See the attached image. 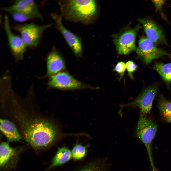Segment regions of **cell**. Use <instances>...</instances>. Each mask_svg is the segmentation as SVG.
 Returning <instances> with one entry per match:
<instances>
[{
    "mask_svg": "<svg viewBox=\"0 0 171 171\" xmlns=\"http://www.w3.org/2000/svg\"><path fill=\"white\" fill-rule=\"evenodd\" d=\"M11 95L2 98L0 113L17 127L22 138L36 150L50 148L67 137L57 122L40 112L38 105Z\"/></svg>",
    "mask_w": 171,
    "mask_h": 171,
    "instance_id": "obj_1",
    "label": "cell"
},
{
    "mask_svg": "<svg viewBox=\"0 0 171 171\" xmlns=\"http://www.w3.org/2000/svg\"><path fill=\"white\" fill-rule=\"evenodd\" d=\"M63 19L70 22L89 25L94 21L98 9L94 0H57Z\"/></svg>",
    "mask_w": 171,
    "mask_h": 171,
    "instance_id": "obj_2",
    "label": "cell"
},
{
    "mask_svg": "<svg viewBox=\"0 0 171 171\" xmlns=\"http://www.w3.org/2000/svg\"><path fill=\"white\" fill-rule=\"evenodd\" d=\"M145 115L140 114L137 125L136 132L137 137L143 143L148 155L150 165L153 171H157L152 155L151 144L157 130V125Z\"/></svg>",
    "mask_w": 171,
    "mask_h": 171,
    "instance_id": "obj_3",
    "label": "cell"
},
{
    "mask_svg": "<svg viewBox=\"0 0 171 171\" xmlns=\"http://www.w3.org/2000/svg\"><path fill=\"white\" fill-rule=\"evenodd\" d=\"M52 24L42 25L33 23L17 24L13 29L18 32L27 47H33L37 46L44 31L51 27Z\"/></svg>",
    "mask_w": 171,
    "mask_h": 171,
    "instance_id": "obj_4",
    "label": "cell"
},
{
    "mask_svg": "<svg viewBox=\"0 0 171 171\" xmlns=\"http://www.w3.org/2000/svg\"><path fill=\"white\" fill-rule=\"evenodd\" d=\"M50 15L55 23V28L62 35L75 55L78 57H81L83 53L81 38L64 26L63 19L60 14L57 12H53L50 13Z\"/></svg>",
    "mask_w": 171,
    "mask_h": 171,
    "instance_id": "obj_5",
    "label": "cell"
},
{
    "mask_svg": "<svg viewBox=\"0 0 171 171\" xmlns=\"http://www.w3.org/2000/svg\"><path fill=\"white\" fill-rule=\"evenodd\" d=\"M50 76L48 84L52 88L62 90H72L91 87L64 71Z\"/></svg>",
    "mask_w": 171,
    "mask_h": 171,
    "instance_id": "obj_6",
    "label": "cell"
},
{
    "mask_svg": "<svg viewBox=\"0 0 171 171\" xmlns=\"http://www.w3.org/2000/svg\"><path fill=\"white\" fill-rule=\"evenodd\" d=\"M136 52L138 57L145 63L148 64L153 60L168 54L163 49L157 47L147 37H142L139 39Z\"/></svg>",
    "mask_w": 171,
    "mask_h": 171,
    "instance_id": "obj_7",
    "label": "cell"
},
{
    "mask_svg": "<svg viewBox=\"0 0 171 171\" xmlns=\"http://www.w3.org/2000/svg\"><path fill=\"white\" fill-rule=\"evenodd\" d=\"M21 147L13 148L8 142H2L0 145V169L1 171L15 169L19 156L23 151Z\"/></svg>",
    "mask_w": 171,
    "mask_h": 171,
    "instance_id": "obj_8",
    "label": "cell"
},
{
    "mask_svg": "<svg viewBox=\"0 0 171 171\" xmlns=\"http://www.w3.org/2000/svg\"><path fill=\"white\" fill-rule=\"evenodd\" d=\"M140 28V25H138L115 36L114 41L118 54L126 55L136 50V37Z\"/></svg>",
    "mask_w": 171,
    "mask_h": 171,
    "instance_id": "obj_9",
    "label": "cell"
},
{
    "mask_svg": "<svg viewBox=\"0 0 171 171\" xmlns=\"http://www.w3.org/2000/svg\"><path fill=\"white\" fill-rule=\"evenodd\" d=\"M157 91V87L156 86H150L144 89L133 101L124 105L123 107L137 106L140 109L141 114L146 115L150 112Z\"/></svg>",
    "mask_w": 171,
    "mask_h": 171,
    "instance_id": "obj_10",
    "label": "cell"
},
{
    "mask_svg": "<svg viewBox=\"0 0 171 171\" xmlns=\"http://www.w3.org/2000/svg\"><path fill=\"white\" fill-rule=\"evenodd\" d=\"M4 27L11 51L16 57L21 59L23 57L27 47L20 36L14 34L12 32L8 17L6 15L4 17Z\"/></svg>",
    "mask_w": 171,
    "mask_h": 171,
    "instance_id": "obj_11",
    "label": "cell"
},
{
    "mask_svg": "<svg viewBox=\"0 0 171 171\" xmlns=\"http://www.w3.org/2000/svg\"><path fill=\"white\" fill-rule=\"evenodd\" d=\"M143 27L147 38L156 44H167L163 31L155 22L149 19H141L138 20Z\"/></svg>",
    "mask_w": 171,
    "mask_h": 171,
    "instance_id": "obj_12",
    "label": "cell"
},
{
    "mask_svg": "<svg viewBox=\"0 0 171 171\" xmlns=\"http://www.w3.org/2000/svg\"><path fill=\"white\" fill-rule=\"evenodd\" d=\"M47 62V73L50 76L62 71L65 68L62 57L55 48L48 55Z\"/></svg>",
    "mask_w": 171,
    "mask_h": 171,
    "instance_id": "obj_13",
    "label": "cell"
},
{
    "mask_svg": "<svg viewBox=\"0 0 171 171\" xmlns=\"http://www.w3.org/2000/svg\"><path fill=\"white\" fill-rule=\"evenodd\" d=\"M0 128L2 133L9 142H19L22 138L15 124L8 119H0Z\"/></svg>",
    "mask_w": 171,
    "mask_h": 171,
    "instance_id": "obj_14",
    "label": "cell"
},
{
    "mask_svg": "<svg viewBox=\"0 0 171 171\" xmlns=\"http://www.w3.org/2000/svg\"><path fill=\"white\" fill-rule=\"evenodd\" d=\"M2 9L8 13L11 12H32L40 11L36 2L33 0H16L11 5L4 7Z\"/></svg>",
    "mask_w": 171,
    "mask_h": 171,
    "instance_id": "obj_15",
    "label": "cell"
},
{
    "mask_svg": "<svg viewBox=\"0 0 171 171\" xmlns=\"http://www.w3.org/2000/svg\"><path fill=\"white\" fill-rule=\"evenodd\" d=\"M72 158L71 151L66 146L59 147L53 157L49 166L46 169L47 171L62 165Z\"/></svg>",
    "mask_w": 171,
    "mask_h": 171,
    "instance_id": "obj_16",
    "label": "cell"
},
{
    "mask_svg": "<svg viewBox=\"0 0 171 171\" xmlns=\"http://www.w3.org/2000/svg\"><path fill=\"white\" fill-rule=\"evenodd\" d=\"M106 163L101 159H92L78 166L72 171H107Z\"/></svg>",
    "mask_w": 171,
    "mask_h": 171,
    "instance_id": "obj_17",
    "label": "cell"
},
{
    "mask_svg": "<svg viewBox=\"0 0 171 171\" xmlns=\"http://www.w3.org/2000/svg\"><path fill=\"white\" fill-rule=\"evenodd\" d=\"M158 106L162 117L166 121L171 123V101L161 95L158 100Z\"/></svg>",
    "mask_w": 171,
    "mask_h": 171,
    "instance_id": "obj_18",
    "label": "cell"
},
{
    "mask_svg": "<svg viewBox=\"0 0 171 171\" xmlns=\"http://www.w3.org/2000/svg\"><path fill=\"white\" fill-rule=\"evenodd\" d=\"M10 14L15 21L19 22H25L35 19H43L40 11L33 12H11Z\"/></svg>",
    "mask_w": 171,
    "mask_h": 171,
    "instance_id": "obj_19",
    "label": "cell"
},
{
    "mask_svg": "<svg viewBox=\"0 0 171 171\" xmlns=\"http://www.w3.org/2000/svg\"><path fill=\"white\" fill-rule=\"evenodd\" d=\"M153 68L167 83L169 84L171 82V63H156Z\"/></svg>",
    "mask_w": 171,
    "mask_h": 171,
    "instance_id": "obj_20",
    "label": "cell"
},
{
    "mask_svg": "<svg viewBox=\"0 0 171 171\" xmlns=\"http://www.w3.org/2000/svg\"><path fill=\"white\" fill-rule=\"evenodd\" d=\"M90 144L84 146L79 143L78 141L75 144L72 150V158L74 161L80 160L86 156L88 148Z\"/></svg>",
    "mask_w": 171,
    "mask_h": 171,
    "instance_id": "obj_21",
    "label": "cell"
},
{
    "mask_svg": "<svg viewBox=\"0 0 171 171\" xmlns=\"http://www.w3.org/2000/svg\"><path fill=\"white\" fill-rule=\"evenodd\" d=\"M126 66L129 76L131 78L133 79L132 73L137 70V65L133 61L130 60L126 62Z\"/></svg>",
    "mask_w": 171,
    "mask_h": 171,
    "instance_id": "obj_22",
    "label": "cell"
},
{
    "mask_svg": "<svg viewBox=\"0 0 171 171\" xmlns=\"http://www.w3.org/2000/svg\"><path fill=\"white\" fill-rule=\"evenodd\" d=\"M126 69V64L124 62H118L114 68V70L120 74L121 77L123 76Z\"/></svg>",
    "mask_w": 171,
    "mask_h": 171,
    "instance_id": "obj_23",
    "label": "cell"
},
{
    "mask_svg": "<svg viewBox=\"0 0 171 171\" xmlns=\"http://www.w3.org/2000/svg\"><path fill=\"white\" fill-rule=\"evenodd\" d=\"M164 0H152V1L154 4L156 11L160 10L165 3Z\"/></svg>",
    "mask_w": 171,
    "mask_h": 171,
    "instance_id": "obj_24",
    "label": "cell"
}]
</instances>
